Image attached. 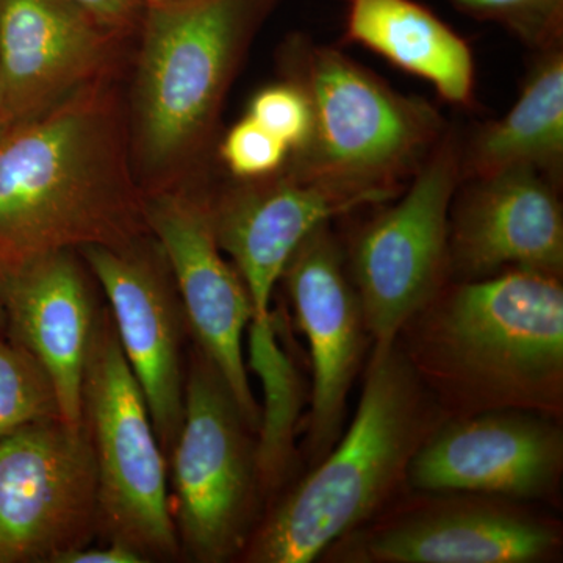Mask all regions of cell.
I'll return each instance as SVG.
<instances>
[{
    "label": "cell",
    "mask_w": 563,
    "mask_h": 563,
    "mask_svg": "<svg viewBox=\"0 0 563 563\" xmlns=\"http://www.w3.org/2000/svg\"><path fill=\"white\" fill-rule=\"evenodd\" d=\"M343 40L428 81L450 106L465 110L476 106L472 46L415 0H350Z\"/></svg>",
    "instance_id": "cell-19"
},
{
    "label": "cell",
    "mask_w": 563,
    "mask_h": 563,
    "mask_svg": "<svg viewBox=\"0 0 563 563\" xmlns=\"http://www.w3.org/2000/svg\"><path fill=\"white\" fill-rule=\"evenodd\" d=\"M279 282L309 342L312 387L310 410L302 421L301 457L310 470L342 437L347 398L373 343L332 222L318 225L302 240Z\"/></svg>",
    "instance_id": "cell-12"
},
{
    "label": "cell",
    "mask_w": 563,
    "mask_h": 563,
    "mask_svg": "<svg viewBox=\"0 0 563 563\" xmlns=\"http://www.w3.org/2000/svg\"><path fill=\"white\" fill-rule=\"evenodd\" d=\"M510 169H532L562 188L563 47L536 54L512 109L462 136V181Z\"/></svg>",
    "instance_id": "cell-20"
},
{
    "label": "cell",
    "mask_w": 563,
    "mask_h": 563,
    "mask_svg": "<svg viewBox=\"0 0 563 563\" xmlns=\"http://www.w3.org/2000/svg\"><path fill=\"white\" fill-rule=\"evenodd\" d=\"M3 328H5V322H3L2 307H0V331H3Z\"/></svg>",
    "instance_id": "cell-30"
},
{
    "label": "cell",
    "mask_w": 563,
    "mask_h": 563,
    "mask_svg": "<svg viewBox=\"0 0 563 563\" xmlns=\"http://www.w3.org/2000/svg\"><path fill=\"white\" fill-rule=\"evenodd\" d=\"M395 344L448 418L526 410L563 420V277L510 269L448 282Z\"/></svg>",
    "instance_id": "cell-2"
},
{
    "label": "cell",
    "mask_w": 563,
    "mask_h": 563,
    "mask_svg": "<svg viewBox=\"0 0 563 563\" xmlns=\"http://www.w3.org/2000/svg\"><path fill=\"white\" fill-rule=\"evenodd\" d=\"M561 187L532 169L462 181L450 209L451 280L510 269L563 277Z\"/></svg>",
    "instance_id": "cell-15"
},
{
    "label": "cell",
    "mask_w": 563,
    "mask_h": 563,
    "mask_svg": "<svg viewBox=\"0 0 563 563\" xmlns=\"http://www.w3.org/2000/svg\"><path fill=\"white\" fill-rule=\"evenodd\" d=\"M246 114L287 144L291 154L306 144L312 128V111L306 95L298 85L288 80L268 85L255 92Z\"/></svg>",
    "instance_id": "cell-25"
},
{
    "label": "cell",
    "mask_w": 563,
    "mask_h": 563,
    "mask_svg": "<svg viewBox=\"0 0 563 563\" xmlns=\"http://www.w3.org/2000/svg\"><path fill=\"white\" fill-rule=\"evenodd\" d=\"M124 41L69 0H0V87L7 124L117 77Z\"/></svg>",
    "instance_id": "cell-16"
},
{
    "label": "cell",
    "mask_w": 563,
    "mask_h": 563,
    "mask_svg": "<svg viewBox=\"0 0 563 563\" xmlns=\"http://www.w3.org/2000/svg\"><path fill=\"white\" fill-rule=\"evenodd\" d=\"M563 526L532 504L465 492L406 488L362 528L332 543L328 563H550Z\"/></svg>",
    "instance_id": "cell-9"
},
{
    "label": "cell",
    "mask_w": 563,
    "mask_h": 563,
    "mask_svg": "<svg viewBox=\"0 0 563 563\" xmlns=\"http://www.w3.org/2000/svg\"><path fill=\"white\" fill-rule=\"evenodd\" d=\"M217 151L233 180H257L273 176L284 169L291 154L287 144L247 114L225 132Z\"/></svg>",
    "instance_id": "cell-24"
},
{
    "label": "cell",
    "mask_w": 563,
    "mask_h": 563,
    "mask_svg": "<svg viewBox=\"0 0 563 563\" xmlns=\"http://www.w3.org/2000/svg\"><path fill=\"white\" fill-rule=\"evenodd\" d=\"M246 343L247 369L258 377L263 391L255 466L266 510L302 474L296 437L302 429L301 415L310 391L295 347L282 340L279 310H272L265 318H252Z\"/></svg>",
    "instance_id": "cell-21"
},
{
    "label": "cell",
    "mask_w": 563,
    "mask_h": 563,
    "mask_svg": "<svg viewBox=\"0 0 563 563\" xmlns=\"http://www.w3.org/2000/svg\"><path fill=\"white\" fill-rule=\"evenodd\" d=\"M168 461L180 553L198 563L239 559L265 510L255 431L196 344L185 376L184 421Z\"/></svg>",
    "instance_id": "cell-7"
},
{
    "label": "cell",
    "mask_w": 563,
    "mask_h": 563,
    "mask_svg": "<svg viewBox=\"0 0 563 563\" xmlns=\"http://www.w3.org/2000/svg\"><path fill=\"white\" fill-rule=\"evenodd\" d=\"M7 124L5 109H3L2 87H0V129Z\"/></svg>",
    "instance_id": "cell-29"
},
{
    "label": "cell",
    "mask_w": 563,
    "mask_h": 563,
    "mask_svg": "<svg viewBox=\"0 0 563 563\" xmlns=\"http://www.w3.org/2000/svg\"><path fill=\"white\" fill-rule=\"evenodd\" d=\"M462 132L448 124L401 195L343 236L344 258L372 336L395 343L404 324L451 282L448 228L461 185Z\"/></svg>",
    "instance_id": "cell-8"
},
{
    "label": "cell",
    "mask_w": 563,
    "mask_h": 563,
    "mask_svg": "<svg viewBox=\"0 0 563 563\" xmlns=\"http://www.w3.org/2000/svg\"><path fill=\"white\" fill-rule=\"evenodd\" d=\"M117 77L0 129V269L150 233Z\"/></svg>",
    "instance_id": "cell-1"
},
{
    "label": "cell",
    "mask_w": 563,
    "mask_h": 563,
    "mask_svg": "<svg viewBox=\"0 0 563 563\" xmlns=\"http://www.w3.org/2000/svg\"><path fill=\"white\" fill-rule=\"evenodd\" d=\"M146 9H161V7L180 5V3L190 2V0H140Z\"/></svg>",
    "instance_id": "cell-28"
},
{
    "label": "cell",
    "mask_w": 563,
    "mask_h": 563,
    "mask_svg": "<svg viewBox=\"0 0 563 563\" xmlns=\"http://www.w3.org/2000/svg\"><path fill=\"white\" fill-rule=\"evenodd\" d=\"M73 5L98 22L107 31L131 38L140 31L144 7L140 0H69Z\"/></svg>",
    "instance_id": "cell-26"
},
{
    "label": "cell",
    "mask_w": 563,
    "mask_h": 563,
    "mask_svg": "<svg viewBox=\"0 0 563 563\" xmlns=\"http://www.w3.org/2000/svg\"><path fill=\"white\" fill-rule=\"evenodd\" d=\"M81 413L98 474V531L109 542L132 548L146 562L179 558L168 459L121 350L109 307L99 312L92 333Z\"/></svg>",
    "instance_id": "cell-6"
},
{
    "label": "cell",
    "mask_w": 563,
    "mask_h": 563,
    "mask_svg": "<svg viewBox=\"0 0 563 563\" xmlns=\"http://www.w3.org/2000/svg\"><path fill=\"white\" fill-rule=\"evenodd\" d=\"M470 20L509 32L533 54L563 47V0H446Z\"/></svg>",
    "instance_id": "cell-23"
},
{
    "label": "cell",
    "mask_w": 563,
    "mask_h": 563,
    "mask_svg": "<svg viewBox=\"0 0 563 563\" xmlns=\"http://www.w3.org/2000/svg\"><path fill=\"white\" fill-rule=\"evenodd\" d=\"M143 555L118 542L106 547H81L57 555L52 563H143Z\"/></svg>",
    "instance_id": "cell-27"
},
{
    "label": "cell",
    "mask_w": 563,
    "mask_h": 563,
    "mask_svg": "<svg viewBox=\"0 0 563 563\" xmlns=\"http://www.w3.org/2000/svg\"><path fill=\"white\" fill-rule=\"evenodd\" d=\"M49 418H62L49 376L24 347L0 331V440Z\"/></svg>",
    "instance_id": "cell-22"
},
{
    "label": "cell",
    "mask_w": 563,
    "mask_h": 563,
    "mask_svg": "<svg viewBox=\"0 0 563 563\" xmlns=\"http://www.w3.org/2000/svg\"><path fill=\"white\" fill-rule=\"evenodd\" d=\"M361 209L366 206L357 199L284 172L210 190L214 236L250 291L252 318L272 313L274 290L302 240L318 225Z\"/></svg>",
    "instance_id": "cell-18"
},
{
    "label": "cell",
    "mask_w": 563,
    "mask_h": 563,
    "mask_svg": "<svg viewBox=\"0 0 563 563\" xmlns=\"http://www.w3.org/2000/svg\"><path fill=\"white\" fill-rule=\"evenodd\" d=\"M106 292L111 320L166 459L179 435L185 409V320L179 291L151 233L118 246L77 251Z\"/></svg>",
    "instance_id": "cell-13"
},
{
    "label": "cell",
    "mask_w": 563,
    "mask_h": 563,
    "mask_svg": "<svg viewBox=\"0 0 563 563\" xmlns=\"http://www.w3.org/2000/svg\"><path fill=\"white\" fill-rule=\"evenodd\" d=\"M277 57L312 111L309 139L282 172L366 207L398 198L446 131L442 113L307 33L288 35Z\"/></svg>",
    "instance_id": "cell-5"
},
{
    "label": "cell",
    "mask_w": 563,
    "mask_h": 563,
    "mask_svg": "<svg viewBox=\"0 0 563 563\" xmlns=\"http://www.w3.org/2000/svg\"><path fill=\"white\" fill-rule=\"evenodd\" d=\"M98 532V474L84 422L49 418L0 440V563H52Z\"/></svg>",
    "instance_id": "cell-10"
},
{
    "label": "cell",
    "mask_w": 563,
    "mask_h": 563,
    "mask_svg": "<svg viewBox=\"0 0 563 563\" xmlns=\"http://www.w3.org/2000/svg\"><path fill=\"white\" fill-rule=\"evenodd\" d=\"M562 477V420L499 410L444 420L410 463L407 488L555 504Z\"/></svg>",
    "instance_id": "cell-14"
},
{
    "label": "cell",
    "mask_w": 563,
    "mask_h": 563,
    "mask_svg": "<svg viewBox=\"0 0 563 563\" xmlns=\"http://www.w3.org/2000/svg\"><path fill=\"white\" fill-rule=\"evenodd\" d=\"M91 273L79 252H47L0 269V307L10 340L49 376L62 420L81 426V390L96 306Z\"/></svg>",
    "instance_id": "cell-17"
},
{
    "label": "cell",
    "mask_w": 563,
    "mask_h": 563,
    "mask_svg": "<svg viewBox=\"0 0 563 563\" xmlns=\"http://www.w3.org/2000/svg\"><path fill=\"white\" fill-rule=\"evenodd\" d=\"M282 0H190L144 10L128 113L144 192L192 184L232 84Z\"/></svg>",
    "instance_id": "cell-4"
},
{
    "label": "cell",
    "mask_w": 563,
    "mask_h": 563,
    "mask_svg": "<svg viewBox=\"0 0 563 563\" xmlns=\"http://www.w3.org/2000/svg\"><path fill=\"white\" fill-rule=\"evenodd\" d=\"M448 415L395 343L372 350L357 412L331 453L263 512L240 561L312 563L407 488L410 463Z\"/></svg>",
    "instance_id": "cell-3"
},
{
    "label": "cell",
    "mask_w": 563,
    "mask_h": 563,
    "mask_svg": "<svg viewBox=\"0 0 563 563\" xmlns=\"http://www.w3.org/2000/svg\"><path fill=\"white\" fill-rule=\"evenodd\" d=\"M144 214L176 282L188 332L224 377L257 433L261 404L247 376L244 335L254 317L250 291L218 246L203 184L146 192Z\"/></svg>",
    "instance_id": "cell-11"
}]
</instances>
